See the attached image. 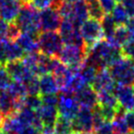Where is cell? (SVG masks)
<instances>
[{"instance_id":"obj_1","label":"cell","mask_w":134,"mask_h":134,"mask_svg":"<svg viewBox=\"0 0 134 134\" xmlns=\"http://www.w3.org/2000/svg\"><path fill=\"white\" fill-rule=\"evenodd\" d=\"M14 24L23 34L38 36L41 31L39 25V12L30 2L23 4Z\"/></svg>"},{"instance_id":"obj_2","label":"cell","mask_w":134,"mask_h":134,"mask_svg":"<svg viewBox=\"0 0 134 134\" xmlns=\"http://www.w3.org/2000/svg\"><path fill=\"white\" fill-rule=\"evenodd\" d=\"M113 79L119 85L134 86V62L121 58L109 68Z\"/></svg>"},{"instance_id":"obj_3","label":"cell","mask_w":134,"mask_h":134,"mask_svg":"<svg viewBox=\"0 0 134 134\" xmlns=\"http://www.w3.org/2000/svg\"><path fill=\"white\" fill-rule=\"evenodd\" d=\"M87 56L85 46L65 45L58 56L59 60L75 71H79Z\"/></svg>"},{"instance_id":"obj_4","label":"cell","mask_w":134,"mask_h":134,"mask_svg":"<svg viewBox=\"0 0 134 134\" xmlns=\"http://www.w3.org/2000/svg\"><path fill=\"white\" fill-rule=\"evenodd\" d=\"M39 52L49 57H58L64 47V42L57 31H41L37 36Z\"/></svg>"},{"instance_id":"obj_5","label":"cell","mask_w":134,"mask_h":134,"mask_svg":"<svg viewBox=\"0 0 134 134\" xmlns=\"http://www.w3.org/2000/svg\"><path fill=\"white\" fill-rule=\"evenodd\" d=\"M80 34L83 39L84 45L87 49L92 47L104 38V32L101 22L95 19H87L80 27Z\"/></svg>"},{"instance_id":"obj_6","label":"cell","mask_w":134,"mask_h":134,"mask_svg":"<svg viewBox=\"0 0 134 134\" xmlns=\"http://www.w3.org/2000/svg\"><path fill=\"white\" fill-rule=\"evenodd\" d=\"M72 129L75 133H92L94 130L93 111L92 109H79L75 118L71 120Z\"/></svg>"},{"instance_id":"obj_7","label":"cell","mask_w":134,"mask_h":134,"mask_svg":"<svg viewBox=\"0 0 134 134\" xmlns=\"http://www.w3.org/2000/svg\"><path fill=\"white\" fill-rule=\"evenodd\" d=\"M59 34L61 35V38L65 45L85 46L80 34L79 27H77L71 21L62 20L61 26L59 27Z\"/></svg>"},{"instance_id":"obj_8","label":"cell","mask_w":134,"mask_h":134,"mask_svg":"<svg viewBox=\"0 0 134 134\" xmlns=\"http://www.w3.org/2000/svg\"><path fill=\"white\" fill-rule=\"evenodd\" d=\"M79 107L80 106L78 104L75 94L62 92V94L59 95V102L57 106L59 115L72 120L79 111Z\"/></svg>"},{"instance_id":"obj_9","label":"cell","mask_w":134,"mask_h":134,"mask_svg":"<svg viewBox=\"0 0 134 134\" xmlns=\"http://www.w3.org/2000/svg\"><path fill=\"white\" fill-rule=\"evenodd\" d=\"M62 23L59 11L55 7H48L39 12V25L41 31H57Z\"/></svg>"},{"instance_id":"obj_10","label":"cell","mask_w":134,"mask_h":134,"mask_svg":"<svg viewBox=\"0 0 134 134\" xmlns=\"http://www.w3.org/2000/svg\"><path fill=\"white\" fill-rule=\"evenodd\" d=\"M5 67H6V70H7L8 74L10 75L11 78L14 79V81L26 83L30 79L35 76V75H34L25 66V64L22 62V60L8 62L5 64Z\"/></svg>"},{"instance_id":"obj_11","label":"cell","mask_w":134,"mask_h":134,"mask_svg":"<svg viewBox=\"0 0 134 134\" xmlns=\"http://www.w3.org/2000/svg\"><path fill=\"white\" fill-rule=\"evenodd\" d=\"M114 94L119 106L123 111H132L134 109V86L115 85Z\"/></svg>"},{"instance_id":"obj_12","label":"cell","mask_w":134,"mask_h":134,"mask_svg":"<svg viewBox=\"0 0 134 134\" xmlns=\"http://www.w3.org/2000/svg\"><path fill=\"white\" fill-rule=\"evenodd\" d=\"M23 6L21 0H1L0 2V19L5 22L14 23Z\"/></svg>"},{"instance_id":"obj_13","label":"cell","mask_w":134,"mask_h":134,"mask_svg":"<svg viewBox=\"0 0 134 134\" xmlns=\"http://www.w3.org/2000/svg\"><path fill=\"white\" fill-rule=\"evenodd\" d=\"M91 87L97 93L100 91H112V92H114V89L115 87V82L114 81L109 70L102 69V70L98 71V74H97L94 81L92 82Z\"/></svg>"},{"instance_id":"obj_14","label":"cell","mask_w":134,"mask_h":134,"mask_svg":"<svg viewBox=\"0 0 134 134\" xmlns=\"http://www.w3.org/2000/svg\"><path fill=\"white\" fill-rule=\"evenodd\" d=\"M75 96L79 106H81L83 108L94 109L96 106H98L97 92L91 87V85L85 86L83 89L75 93Z\"/></svg>"},{"instance_id":"obj_15","label":"cell","mask_w":134,"mask_h":134,"mask_svg":"<svg viewBox=\"0 0 134 134\" xmlns=\"http://www.w3.org/2000/svg\"><path fill=\"white\" fill-rule=\"evenodd\" d=\"M17 112V100L8 90L0 91V115L6 118Z\"/></svg>"},{"instance_id":"obj_16","label":"cell","mask_w":134,"mask_h":134,"mask_svg":"<svg viewBox=\"0 0 134 134\" xmlns=\"http://www.w3.org/2000/svg\"><path fill=\"white\" fill-rule=\"evenodd\" d=\"M24 126L25 125L20 121L16 113H14L11 115L2 118L0 124V132L5 134H18Z\"/></svg>"},{"instance_id":"obj_17","label":"cell","mask_w":134,"mask_h":134,"mask_svg":"<svg viewBox=\"0 0 134 134\" xmlns=\"http://www.w3.org/2000/svg\"><path fill=\"white\" fill-rule=\"evenodd\" d=\"M36 112V115L43 123V125H51L54 126L57 119L59 118V112L57 107L52 106H46L42 105Z\"/></svg>"},{"instance_id":"obj_18","label":"cell","mask_w":134,"mask_h":134,"mask_svg":"<svg viewBox=\"0 0 134 134\" xmlns=\"http://www.w3.org/2000/svg\"><path fill=\"white\" fill-rule=\"evenodd\" d=\"M37 36H34L29 34H21L19 37L16 39V42L20 45L23 51L26 54H34L39 52L38 41L36 39Z\"/></svg>"},{"instance_id":"obj_19","label":"cell","mask_w":134,"mask_h":134,"mask_svg":"<svg viewBox=\"0 0 134 134\" xmlns=\"http://www.w3.org/2000/svg\"><path fill=\"white\" fill-rule=\"evenodd\" d=\"M58 57H49L43 54H39L38 57V67H37V75H48L54 71L56 67L60 64Z\"/></svg>"},{"instance_id":"obj_20","label":"cell","mask_w":134,"mask_h":134,"mask_svg":"<svg viewBox=\"0 0 134 134\" xmlns=\"http://www.w3.org/2000/svg\"><path fill=\"white\" fill-rule=\"evenodd\" d=\"M39 87H40L41 95H49V94H57L60 90L58 83L53 75H40L39 77Z\"/></svg>"},{"instance_id":"obj_21","label":"cell","mask_w":134,"mask_h":134,"mask_svg":"<svg viewBox=\"0 0 134 134\" xmlns=\"http://www.w3.org/2000/svg\"><path fill=\"white\" fill-rule=\"evenodd\" d=\"M6 63L13 61H20L25 57V52L16 41L9 40L6 46Z\"/></svg>"},{"instance_id":"obj_22","label":"cell","mask_w":134,"mask_h":134,"mask_svg":"<svg viewBox=\"0 0 134 134\" xmlns=\"http://www.w3.org/2000/svg\"><path fill=\"white\" fill-rule=\"evenodd\" d=\"M97 98H98V105L100 107L119 108L118 100L112 91H100L97 93Z\"/></svg>"},{"instance_id":"obj_23","label":"cell","mask_w":134,"mask_h":134,"mask_svg":"<svg viewBox=\"0 0 134 134\" xmlns=\"http://www.w3.org/2000/svg\"><path fill=\"white\" fill-rule=\"evenodd\" d=\"M124 112L122 109H119L118 115L115 116L112 122L114 134H128L129 129L127 127V124L124 119Z\"/></svg>"},{"instance_id":"obj_24","label":"cell","mask_w":134,"mask_h":134,"mask_svg":"<svg viewBox=\"0 0 134 134\" xmlns=\"http://www.w3.org/2000/svg\"><path fill=\"white\" fill-rule=\"evenodd\" d=\"M127 40H128V32H127L125 26H119L116 27L113 37L108 41L113 45H115V47L121 49L122 45Z\"/></svg>"},{"instance_id":"obj_25","label":"cell","mask_w":134,"mask_h":134,"mask_svg":"<svg viewBox=\"0 0 134 134\" xmlns=\"http://www.w3.org/2000/svg\"><path fill=\"white\" fill-rule=\"evenodd\" d=\"M101 25H102V29H103V32H104V38H106V40H110L113 37V35L118 27L113 17L110 14L105 15L103 20L101 21Z\"/></svg>"},{"instance_id":"obj_26","label":"cell","mask_w":134,"mask_h":134,"mask_svg":"<svg viewBox=\"0 0 134 134\" xmlns=\"http://www.w3.org/2000/svg\"><path fill=\"white\" fill-rule=\"evenodd\" d=\"M114 21H115V25L119 26H125L128 22V20L130 19L129 16L127 14L126 10L124 9L121 4H116V6L115 7V9L113 10V12L111 13Z\"/></svg>"},{"instance_id":"obj_27","label":"cell","mask_w":134,"mask_h":134,"mask_svg":"<svg viewBox=\"0 0 134 134\" xmlns=\"http://www.w3.org/2000/svg\"><path fill=\"white\" fill-rule=\"evenodd\" d=\"M54 129L56 134H74L71 120L63 118L61 115H59V118L57 119L56 122L54 124Z\"/></svg>"},{"instance_id":"obj_28","label":"cell","mask_w":134,"mask_h":134,"mask_svg":"<svg viewBox=\"0 0 134 134\" xmlns=\"http://www.w3.org/2000/svg\"><path fill=\"white\" fill-rule=\"evenodd\" d=\"M7 90L16 100L23 99L26 96H27V90H26V83H23V82L12 81Z\"/></svg>"},{"instance_id":"obj_29","label":"cell","mask_w":134,"mask_h":134,"mask_svg":"<svg viewBox=\"0 0 134 134\" xmlns=\"http://www.w3.org/2000/svg\"><path fill=\"white\" fill-rule=\"evenodd\" d=\"M80 75H82V77L84 78V80L86 81V83L88 85H91L92 82L94 81V79L96 77L97 74H98V70L96 68L91 66L89 64H87L86 62H84V64L82 65L81 69H80Z\"/></svg>"},{"instance_id":"obj_30","label":"cell","mask_w":134,"mask_h":134,"mask_svg":"<svg viewBox=\"0 0 134 134\" xmlns=\"http://www.w3.org/2000/svg\"><path fill=\"white\" fill-rule=\"evenodd\" d=\"M88 4V14H89V17L91 19H95L98 20V21H102L104 16L106 15L104 13V11L102 10L100 4L97 1H94V2H91V3H87Z\"/></svg>"},{"instance_id":"obj_31","label":"cell","mask_w":134,"mask_h":134,"mask_svg":"<svg viewBox=\"0 0 134 134\" xmlns=\"http://www.w3.org/2000/svg\"><path fill=\"white\" fill-rule=\"evenodd\" d=\"M12 78L8 74L6 67L3 64H0V91L7 90L8 87L11 84Z\"/></svg>"},{"instance_id":"obj_32","label":"cell","mask_w":134,"mask_h":134,"mask_svg":"<svg viewBox=\"0 0 134 134\" xmlns=\"http://www.w3.org/2000/svg\"><path fill=\"white\" fill-rule=\"evenodd\" d=\"M41 106H42V101L39 96L27 95L24 98V107L30 108L34 111H37Z\"/></svg>"},{"instance_id":"obj_33","label":"cell","mask_w":134,"mask_h":134,"mask_svg":"<svg viewBox=\"0 0 134 134\" xmlns=\"http://www.w3.org/2000/svg\"><path fill=\"white\" fill-rule=\"evenodd\" d=\"M26 90H27V95H34V96H38L40 93V87H39V77L35 75L30 79L26 83Z\"/></svg>"},{"instance_id":"obj_34","label":"cell","mask_w":134,"mask_h":134,"mask_svg":"<svg viewBox=\"0 0 134 134\" xmlns=\"http://www.w3.org/2000/svg\"><path fill=\"white\" fill-rule=\"evenodd\" d=\"M120 50L123 58H126L134 62V40H127L122 45Z\"/></svg>"},{"instance_id":"obj_35","label":"cell","mask_w":134,"mask_h":134,"mask_svg":"<svg viewBox=\"0 0 134 134\" xmlns=\"http://www.w3.org/2000/svg\"><path fill=\"white\" fill-rule=\"evenodd\" d=\"M93 134H114V129L111 121H104L100 125L95 127Z\"/></svg>"},{"instance_id":"obj_36","label":"cell","mask_w":134,"mask_h":134,"mask_svg":"<svg viewBox=\"0 0 134 134\" xmlns=\"http://www.w3.org/2000/svg\"><path fill=\"white\" fill-rule=\"evenodd\" d=\"M56 2L57 0H30V3L40 11L48 7H52Z\"/></svg>"},{"instance_id":"obj_37","label":"cell","mask_w":134,"mask_h":134,"mask_svg":"<svg viewBox=\"0 0 134 134\" xmlns=\"http://www.w3.org/2000/svg\"><path fill=\"white\" fill-rule=\"evenodd\" d=\"M98 2L106 15L111 14L116 6V0H98Z\"/></svg>"},{"instance_id":"obj_38","label":"cell","mask_w":134,"mask_h":134,"mask_svg":"<svg viewBox=\"0 0 134 134\" xmlns=\"http://www.w3.org/2000/svg\"><path fill=\"white\" fill-rule=\"evenodd\" d=\"M41 101L42 105L46 106H52V107H57L58 102H59V96L56 94H49V95H41Z\"/></svg>"},{"instance_id":"obj_39","label":"cell","mask_w":134,"mask_h":134,"mask_svg":"<svg viewBox=\"0 0 134 134\" xmlns=\"http://www.w3.org/2000/svg\"><path fill=\"white\" fill-rule=\"evenodd\" d=\"M9 39L5 36H0V64H6V46Z\"/></svg>"},{"instance_id":"obj_40","label":"cell","mask_w":134,"mask_h":134,"mask_svg":"<svg viewBox=\"0 0 134 134\" xmlns=\"http://www.w3.org/2000/svg\"><path fill=\"white\" fill-rule=\"evenodd\" d=\"M124 119L127 124L129 131H134V112L133 111H126L124 112Z\"/></svg>"},{"instance_id":"obj_41","label":"cell","mask_w":134,"mask_h":134,"mask_svg":"<svg viewBox=\"0 0 134 134\" xmlns=\"http://www.w3.org/2000/svg\"><path fill=\"white\" fill-rule=\"evenodd\" d=\"M120 4L126 10L129 18L134 17V0H121Z\"/></svg>"},{"instance_id":"obj_42","label":"cell","mask_w":134,"mask_h":134,"mask_svg":"<svg viewBox=\"0 0 134 134\" xmlns=\"http://www.w3.org/2000/svg\"><path fill=\"white\" fill-rule=\"evenodd\" d=\"M125 27L128 32V40H134V17L128 20Z\"/></svg>"},{"instance_id":"obj_43","label":"cell","mask_w":134,"mask_h":134,"mask_svg":"<svg viewBox=\"0 0 134 134\" xmlns=\"http://www.w3.org/2000/svg\"><path fill=\"white\" fill-rule=\"evenodd\" d=\"M18 134H40V130H38L32 125H26L20 130Z\"/></svg>"},{"instance_id":"obj_44","label":"cell","mask_w":134,"mask_h":134,"mask_svg":"<svg viewBox=\"0 0 134 134\" xmlns=\"http://www.w3.org/2000/svg\"><path fill=\"white\" fill-rule=\"evenodd\" d=\"M9 25H10L9 23L0 19V36H5L6 37L8 30H9Z\"/></svg>"},{"instance_id":"obj_45","label":"cell","mask_w":134,"mask_h":134,"mask_svg":"<svg viewBox=\"0 0 134 134\" xmlns=\"http://www.w3.org/2000/svg\"><path fill=\"white\" fill-rule=\"evenodd\" d=\"M40 134H56V133H55L54 126H51V125H43V127H42V129L40 131Z\"/></svg>"},{"instance_id":"obj_46","label":"cell","mask_w":134,"mask_h":134,"mask_svg":"<svg viewBox=\"0 0 134 134\" xmlns=\"http://www.w3.org/2000/svg\"><path fill=\"white\" fill-rule=\"evenodd\" d=\"M86 3H91V2H94V1H97V0H84Z\"/></svg>"},{"instance_id":"obj_47","label":"cell","mask_w":134,"mask_h":134,"mask_svg":"<svg viewBox=\"0 0 134 134\" xmlns=\"http://www.w3.org/2000/svg\"><path fill=\"white\" fill-rule=\"evenodd\" d=\"M128 134H134V131H129V133Z\"/></svg>"},{"instance_id":"obj_48","label":"cell","mask_w":134,"mask_h":134,"mask_svg":"<svg viewBox=\"0 0 134 134\" xmlns=\"http://www.w3.org/2000/svg\"><path fill=\"white\" fill-rule=\"evenodd\" d=\"M75 134H92V133H75Z\"/></svg>"},{"instance_id":"obj_49","label":"cell","mask_w":134,"mask_h":134,"mask_svg":"<svg viewBox=\"0 0 134 134\" xmlns=\"http://www.w3.org/2000/svg\"><path fill=\"white\" fill-rule=\"evenodd\" d=\"M1 120H2V116L0 115V124H1Z\"/></svg>"},{"instance_id":"obj_50","label":"cell","mask_w":134,"mask_h":134,"mask_svg":"<svg viewBox=\"0 0 134 134\" xmlns=\"http://www.w3.org/2000/svg\"><path fill=\"white\" fill-rule=\"evenodd\" d=\"M1 134H5V133H1Z\"/></svg>"},{"instance_id":"obj_51","label":"cell","mask_w":134,"mask_h":134,"mask_svg":"<svg viewBox=\"0 0 134 134\" xmlns=\"http://www.w3.org/2000/svg\"><path fill=\"white\" fill-rule=\"evenodd\" d=\"M0 2H1V0H0Z\"/></svg>"},{"instance_id":"obj_52","label":"cell","mask_w":134,"mask_h":134,"mask_svg":"<svg viewBox=\"0 0 134 134\" xmlns=\"http://www.w3.org/2000/svg\"><path fill=\"white\" fill-rule=\"evenodd\" d=\"M0 134H1V132H0Z\"/></svg>"},{"instance_id":"obj_53","label":"cell","mask_w":134,"mask_h":134,"mask_svg":"<svg viewBox=\"0 0 134 134\" xmlns=\"http://www.w3.org/2000/svg\"><path fill=\"white\" fill-rule=\"evenodd\" d=\"M133 110H134V109H133Z\"/></svg>"}]
</instances>
